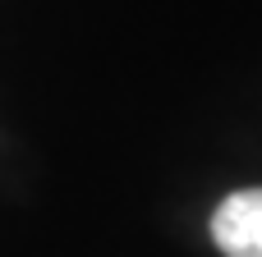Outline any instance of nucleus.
Segmentation results:
<instances>
[{
	"label": "nucleus",
	"instance_id": "nucleus-1",
	"mask_svg": "<svg viewBox=\"0 0 262 257\" xmlns=\"http://www.w3.org/2000/svg\"><path fill=\"white\" fill-rule=\"evenodd\" d=\"M212 244L221 257H262V189H235L216 202Z\"/></svg>",
	"mask_w": 262,
	"mask_h": 257
}]
</instances>
